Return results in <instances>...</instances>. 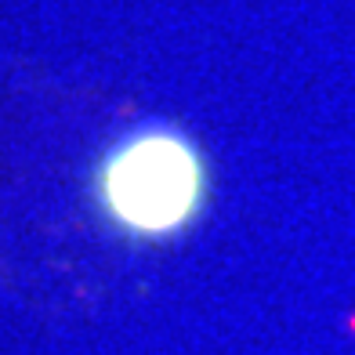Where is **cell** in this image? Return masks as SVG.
Listing matches in <instances>:
<instances>
[{"mask_svg": "<svg viewBox=\"0 0 355 355\" xmlns=\"http://www.w3.org/2000/svg\"><path fill=\"white\" fill-rule=\"evenodd\" d=\"M211 167L200 141L174 123H141L116 135L91 167L98 218L131 243H164L200 221Z\"/></svg>", "mask_w": 355, "mask_h": 355, "instance_id": "obj_1", "label": "cell"}]
</instances>
